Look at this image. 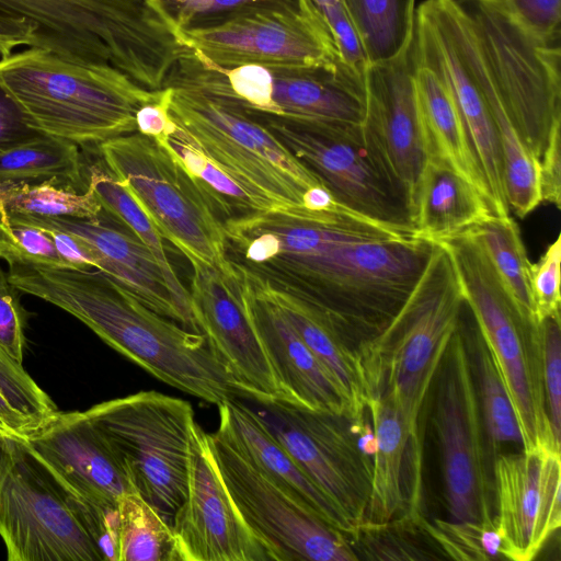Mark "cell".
Returning <instances> with one entry per match:
<instances>
[{
  "label": "cell",
  "mask_w": 561,
  "mask_h": 561,
  "mask_svg": "<svg viewBox=\"0 0 561 561\" xmlns=\"http://www.w3.org/2000/svg\"><path fill=\"white\" fill-rule=\"evenodd\" d=\"M561 126L557 127L539 159V188L541 203L561 206Z\"/></svg>",
  "instance_id": "cell-46"
},
{
  "label": "cell",
  "mask_w": 561,
  "mask_h": 561,
  "mask_svg": "<svg viewBox=\"0 0 561 561\" xmlns=\"http://www.w3.org/2000/svg\"><path fill=\"white\" fill-rule=\"evenodd\" d=\"M435 242L450 256L465 302L502 377L523 449L560 451L546 404L540 322L519 310L483 247L471 234L462 231Z\"/></svg>",
  "instance_id": "cell-6"
},
{
  "label": "cell",
  "mask_w": 561,
  "mask_h": 561,
  "mask_svg": "<svg viewBox=\"0 0 561 561\" xmlns=\"http://www.w3.org/2000/svg\"><path fill=\"white\" fill-rule=\"evenodd\" d=\"M84 412L119 459L134 490L171 526L187 494L196 425L191 403L150 390Z\"/></svg>",
  "instance_id": "cell-10"
},
{
  "label": "cell",
  "mask_w": 561,
  "mask_h": 561,
  "mask_svg": "<svg viewBox=\"0 0 561 561\" xmlns=\"http://www.w3.org/2000/svg\"><path fill=\"white\" fill-rule=\"evenodd\" d=\"M88 171L87 187L92 191L102 209L129 229L150 250L181 308L195 321L190 291L169 262L162 237L154 225L104 165L93 164Z\"/></svg>",
  "instance_id": "cell-30"
},
{
  "label": "cell",
  "mask_w": 561,
  "mask_h": 561,
  "mask_svg": "<svg viewBox=\"0 0 561 561\" xmlns=\"http://www.w3.org/2000/svg\"><path fill=\"white\" fill-rule=\"evenodd\" d=\"M362 37L368 61L390 60L413 38L415 0H344Z\"/></svg>",
  "instance_id": "cell-34"
},
{
  "label": "cell",
  "mask_w": 561,
  "mask_h": 561,
  "mask_svg": "<svg viewBox=\"0 0 561 561\" xmlns=\"http://www.w3.org/2000/svg\"><path fill=\"white\" fill-rule=\"evenodd\" d=\"M190 296L198 330L250 400L286 399L242 302L232 261L228 272L191 263Z\"/></svg>",
  "instance_id": "cell-19"
},
{
  "label": "cell",
  "mask_w": 561,
  "mask_h": 561,
  "mask_svg": "<svg viewBox=\"0 0 561 561\" xmlns=\"http://www.w3.org/2000/svg\"><path fill=\"white\" fill-rule=\"evenodd\" d=\"M18 289L0 268V350L22 365L25 347L24 310Z\"/></svg>",
  "instance_id": "cell-44"
},
{
  "label": "cell",
  "mask_w": 561,
  "mask_h": 561,
  "mask_svg": "<svg viewBox=\"0 0 561 561\" xmlns=\"http://www.w3.org/2000/svg\"><path fill=\"white\" fill-rule=\"evenodd\" d=\"M0 216L80 238L92 250L98 263L96 270L114 278L151 310L191 331L199 332L196 322L178 302L150 250L105 210L96 220L76 217Z\"/></svg>",
  "instance_id": "cell-22"
},
{
  "label": "cell",
  "mask_w": 561,
  "mask_h": 561,
  "mask_svg": "<svg viewBox=\"0 0 561 561\" xmlns=\"http://www.w3.org/2000/svg\"><path fill=\"white\" fill-rule=\"evenodd\" d=\"M25 440L77 501L103 560L117 561L118 501L135 490L102 433L85 412L57 411Z\"/></svg>",
  "instance_id": "cell-16"
},
{
  "label": "cell",
  "mask_w": 561,
  "mask_h": 561,
  "mask_svg": "<svg viewBox=\"0 0 561 561\" xmlns=\"http://www.w3.org/2000/svg\"><path fill=\"white\" fill-rule=\"evenodd\" d=\"M243 400L354 529L363 524L371 491L374 458L359 449L357 433L368 410L353 417L286 399Z\"/></svg>",
  "instance_id": "cell-14"
},
{
  "label": "cell",
  "mask_w": 561,
  "mask_h": 561,
  "mask_svg": "<svg viewBox=\"0 0 561 561\" xmlns=\"http://www.w3.org/2000/svg\"><path fill=\"white\" fill-rule=\"evenodd\" d=\"M367 409L377 450L364 523L379 525L402 516L421 523L422 456L413 449L403 419L389 400L375 396Z\"/></svg>",
  "instance_id": "cell-24"
},
{
  "label": "cell",
  "mask_w": 561,
  "mask_h": 561,
  "mask_svg": "<svg viewBox=\"0 0 561 561\" xmlns=\"http://www.w3.org/2000/svg\"><path fill=\"white\" fill-rule=\"evenodd\" d=\"M492 214L489 202L446 164L426 159L412 198L414 236L428 241L462 232Z\"/></svg>",
  "instance_id": "cell-29"
},
{
  "label": "cell",
  "mask_w": 561,
  "mask_h": 561,
  "mask_svg": "<svg viewBox=\"0 0 561 561\" xmlns=\"http://www.w3.org/2000/svg\"><path fill=\"white\" fill-rule=\"evenodd\" d=\"M316 9L328 26L342 60L365 76L368 57L345 1Z\"/></svg>",
  "instance_id": "cell-43"
},
{
  "label": "cell",
  "mask_w": 561,
  "mask_h": 561,
  "mask_svg": "<svg viewBox=\"0 0 561 561\" xmlns=\"http://www.w3.org/2000/svg\"><path fill=\"white\" fill-rule=\"evenodd\" d=\"M157 140L165 144L179 157L211 201L222 220L271 210L267 205L211 162L175 122L165 135Z\"/></svg>",
  "instance_id": "cell-35"
},
{
  "label": "cell",
  "mask_w": 561,
  "mask_h": 561,
  "mask_svg": "<svg viewBox=\"0 0 561 561\" xmlns=\"http://www.w3.org/2000/svg\"><path fill=\"white\" fill-rule=\"evenodd\" d=\"M243 267L257 288L282 310L305 344L334 378L353 415L357 417L367 412L371 393L359 354L345 345L294 291Z\"/></svg>",
  "instance_id": "cell-28"
},
{
  "label": "cell",
  "mask_w": 561,
  "mask_h": 561,
  "mask_svg": "<svg viewBox=\"0 0 561 561\" xmlns=\"http://www.w3.org/2000/svg\"><path fill=\"white\" fill-rule=\"evenodd\" d=\"M244 111L312 171L339 203L366 218L414 234L410 199L385 169L360 124H300Z\"/></svg>",
  "instance_id": "cell-13"
},
{
  "label": "cell",
  "mask_w": 561,
  "mask_h": 561,
  "mask_svg": "<svg viewBox=\"0 0 561 561\" xmlns=\"http://www.w3.org/2000/svg\"><path fill=\"white\" fill-rule=\"evenodd\" d=\"M45 136L0 81V152Z\"/></svg>",
  "instance_id": "cell-45"
},
{
  "label": "cell",
  "mask_w": 561,
  "mask_h": 561,
  "mask_svg": "<svg viewBox=\"0 0 561 561\" xmlns=\"http://www.w3.org/2000/svg\"><path fill=\"white\" fill-rule=\"evenodd\" d=\"M316 8L334 4L341 0H310Z\"/></svg>",
  "instance_id": "cell-51"
},
{
  "label": "cell",
  "mask_w": 561,
  "mask_h": 561,
  "mask_svg": "<svg viewBox=\"0 0 561 561\" xmlns=\"http://www.w3.org/2000/svg\"><path fill=\"white\" fill-rule=\"evenodd\" d=\"M190 87L244 110L300 124H362L365 78L342 59L310 66H218L188 48L163 88Z\"/></svg>",
  "instance_id": "cell-7"
},
{
  "label": "cell",
  "mask_w": 561,
  "mask_h": 561,
  "mask_svg": "<svg viewBox=\"0 0 561 561\" xmlns=\"http://www.w3.org/2000/svg\"><path fill=\"white\" fill-rule=\"evenodd\" d=\"M103 209L92 191L46 181L0 183V215L32 217H76L96 220Z\"/></svg>",
  "instance_id": "cell-36"
},
{
  "label": "cell",
  "mask_w": 561,
  "mask_h": 561,
  "mask_svg": "<svg viewBox=\"0 0 561 561\" xmlns=\"http://www.w3.org/2000/svg\"><path fill=\"white\" fill-rule=\"evenodd\" d=\"M428 536L454 559L490 560L501 556V537L495 526L483 527L470 523L427 520Z\"/></svg>",
  "instance_id": "cell-39"
},
{
  "label": "cell",
  "mask_w": 561,
  "mask_h": 561,
  "mask_svg": "<svg viewBox=\"0 0 561 561\" xmlns=\"http://www.w3.org/2000/svg\"><path fill=\"white\" fill-rule=\"evenodd\" d=\"M180 36L197 56L226 67L310 66L342 59L312 2L299 9L254 11Z\"/></svg>",
  "instance_id": "cell-17"
},
{
  "label": "cell",
  "mask_w": 561,
  "mask_h": 561,
  "mask_svg": "<svg viewBox=\"0 0 561 561\" xmlns=\"http://www.w3.org/2000/svg\"><path fill=\"white\" fill-rule=\"evenodd\" d=\"M433 243L410 296L360 355L371 398L383 397L397 408L420 455L421 412L465 306L449 254Z\"/></svg>",
  "instance_id": "cell-5"
},
{
  "label": "cell",
  "mask_w": 561,
  "mask_h": 561,
  "mask_svg": "<svg viewBox=\"0 0 561 561\" xmlns=\"http://www.w3.org/2000/svg\"><path fill=\"white\" fill-rule=\"evenodd\" d=\"M218 407L216 433L294 500L347 537L354 527L336 505L306 476L288 451L260 422L242 398Z\"/></svg>",
  "instance_id": "cell-25"
},
{
  "label": "cell",
  "mask_w": 561,
  "mask_h": 561,
  "mask_svg": "<svg viewBox=\"0 0 561 561\" xmlns=\"http://www.w3.org/2000/svg\"><path fill=\"white\" fill-rule=\"evenodd\" d=\"M165 88L171 118L211 162L271 210L302 206L309 188L324 185L241 106L190 87Z\"/></svg>",
  "instance_id": "cell-9"
},
{
  "label": "cell",
  "mask_w": 561,
  "mask_h": 561,
  "mask_svg": "<svg viewBox=\"0 0 561 561\" xmlns=\"http://www.w3.org/2000/svg\"><path fill=\"white\" fill-rule=\"evenodd\" d=\"M543 358L546 404L552 433L558 442L561 435V317L540 322Z\"/></svg>",
  "instance_id": "cell-42"
},
{
  "label": "cell",
  "mask_w": 561,
  "mask_h": 561,
  "mask_svg": "<svg viewBox=\"0 0 561 561\" xmlns=\"http://www.w3.org/2000/svg\"><path fill=\"white\" fill-rule=\"evenodd\" d=\"M0 81L36 129L77 146L137 131L139 107L162 95L117 69L77 64L36 46L0 58Z\"/></svg>",
  "instance_id": "cell-4"
},
{
  "label": "cell",
  "mask_w": 561,
  "mask_h": 561,
  "mask_svg": "<svg viewBox=\"0 0 561 561\" xmlns=\"http://www.w3.org/2000/svg\"><path fill=\"white\" fill-rule=\"evenodd\" d=\"M118 561H176L171 526L136 491L118 501Z\"/></svg>",
  "instance_id": "cell-37"
},
{
  "label": "cell",
  "mask_w": 561,
  "mask_h": 561,
  "mask_svg": "<svg viewBox=\"0 0 561 561\" xmlns=\"http://www.w3.org/2000/svg\"><path fill=\"white\" fill-rule=\"evenodd\" d=\"M0 391L11 405L42 425L58 410L21 364L0 350Z\"/></svg>",
  "instance_id": "cell-40"
},
{
  "label": "cell",
  "mask_w": 561,
  "mask_h": 561,
  "mask_svg": "<svg viewBox=\"0 0 561 561\" xmlns=\"http://www.w3.org/2000/svg\"><path fill=\"white\" fill-rule=\"evenodd\" d=\"M231 261L245 311L287 400L355 417L334 378L282 310L257 288L242 265Z\"/></svg>",
  "instance_id": "cell-23"
},
{
  "label": "cell",
  "mask_w": 561,
  "mask_h": 561,
  "mask_svg": "<svg viewBox=\"0 0 561 561\" xmlns=\"http://www.w3.org/2000/svg\"><path fill=\"white\" fill-rule=\"evenodd\" d=\"M169 89H162L159 101L144 104L136 113L137 131L151 136L154 139L162 138L173 125L169 114Z\"/></svg>",
  "instance_id": "cell-48"
},
{
  "label": "cell",
  "mask_w": 561,
  "mask_h": 561,
  "mask_svg": "<svg viewBox=\"0 0 561 561\" xmlns=\"http://www.w3.org/2000/svg\"><path fill=\"white\" fill-rule=\"evenodd\" d=\"M179 33L220 25L240 15L265 9H299L310 0H149Z\"/></svg>",
  "instance_id": "cell-38"
},
{
  "label": "cell",
  "mask_w": 561,
  "mask_h": 561,
  "mask_svg": "<svg viewBox=\"0 0 561 561\" xmlns=\"http://www.w3.org/2000/svg\"><path fill=\"white\" fill-rule=\"evenodd\" d=\"M471 324L469 330H465L463 323L462 327L477 386L489 455L492 451L495 457L504 444L522 445V435L508 393L491 352L474 320Z\"/></svg>",
  "instance_id": "cell-31"
},
{
  "label": "cell",
  "mask_w": 561,
  "mask_h": 561,
  "mask_svg": "<svg viewBox=\"0 0 561 561\" xmlns=\"http://www.w3.org/2000/svg\"><path fill=\"white\" fill-rule=\"evenodd\" d=\"M46 231L53 237L59 256L69 267L77 270L98 267L92 250L80 238L59 230Z\"/></svg>",
  "instance_id": "cell-49"
},
{
  "label": "cell",
  "mask_w": 561,
  "mask_h": 561,
  "mask_svg": "<svg viewBox=\"0 0 561 561\" xmlns=\"http://www.w3.org/2000/svg\"><path fill=\"white\" fill-rule=\"evenodd\" d=\"M0 257L19 291L69 312L159 380L215 405L245 398L204 334L151 310L102 271Z\"/></svg>",
  "instance_id": "cell-2"
},
{
  "label": "cell",
  "mask_w": 561,
  "mask_h": 561,
  "mask_svg": "<svg viewBox=\"0 0 561 561\" xmlns=\"http://www.w3.org/2000/svg\"><path fill=\"white\" fill-rule=\"evenodd\" d=\"M20 46H37V26L27 19L0 12V58Z\"/></svg>",
  "instance_id": "cell-47"
},
{
  "label": "cell",
  "mask_w": 561,
  "mask_h": 561,
  "mask_svg": "<svg viewBox=\"0 0 561 561\" xmlns=\"http://www.w3.org/2000/svg\"><path fill=\"white\" fill-rule=\"evenodd\" d=\"M561 233L546 249L538 262L531 263L529 287L534 313L538 322L560 317Z\"/></svg>",
  "instance_id": "cell-41"
},
{
  "label": "cell",
  "mask_w": 561,
  "mask_h": 561,
  "mask_svg": "<svg viewBox=\"0 0 561 561\" xmlns=\"http://www.w3.org/2000/svg\"><path fill=\"white\" fill-rule=\"evenodd\" d=\"M171 528L176 561L272 560L229 497L197 423L190 444L187 494Z\"/></svg>",
  "instance_id": "cell-20"
},
{
  "label": "cell",
  "mask_w": 561,
  "mask_h": 561,
  "mask_svg": "<svg viewBox=\"0 0 561 561\" xmlns=\"http://www.w3.org/2000/svg\"><path fill=\"white\" fill-rule=\"evenodd\" d=\"M104 167L125 186L154 225L188 261L227 272L224 220L214 204L165 144L139 131L98 146Z\"/></svg>",
  "instance_id": "cell-8"
},
{
  "label": "cell",
  "mask_w": 561,
  "mask_h": 561,
  "mask_svg": "<svg viewBox=\"0 0 561 561\" xmlns=\"http://www.w3.org/2000/svg\"><path fill=\"white\" fill-rule=\"evenodd\" d=\"M224 228L232 260L297 294L359 356L403 306L434 245L344 205L256 211Z\"/></svg>",
  "instance_id": "cell-1"
},
{
  "label": "cell",
  "mask_w": 561,
  "mask_h": 561,
  "mask_svg": "<svg viewBox=\"0 0 561 561\" xmlns=\"http://www.w3.org/2000/svg\"><path fill=\"white\" fill-rule=\"evenodd\" d=\"M560 451L497 454L493 462L494 525L501 556L530 561L561 525Z\"/></svg>",
  "instance_id": "cell-18"
},
{
  "label": "cell",
  "mask_w": 561,
  "mask_h": 561,
  "mask_svg": "<svg viewBox=\"0 0 561 561\" xmlns=\"http://www.w3.org/2000/svg\"><path fill=\"white\" fill-rule=\"evenodd\" d=\"M432 386V424L450 522L495 526L486 436L461 316Z\"/></svg>",
  "instance_id": "cell-12"
},
{
  "label": "cell",
  "mask_w": 561,
  "mask_h": 561,
  "mask_svg": "<svg viewBox=\"0 0 561 561\" xmlns=\"http://www.w3.org/2000/svg\"><path fill=\"white\" fill-rule=\"evenodd\" d=\"M205 442L236 510L272 560H358L346 535L294 500L216 432H205Z\"/></svg>",
  "instance_id": "cell-15"
},
{
  "label": "cell",
  "mask_w": 561,
  "mask_h": 561,
  "mask_svg": "<svg viewBox=\"0 0 561 561\" xmlns=\"http://www.w3.org/2000/svg\"><path fill=\"white\" fill-rule=\"evenodd\" d=\"M465 231L483 247L519 310L525 316L537 320L529 287L531 262L527 256L516 221L511 216L491 215Z\"/></svg>",
  "instance_id": "cell-33"
},
{
  "label": "cell",
  "mask_w": 561,
  "mask_h": 561,
  "mask_svg": "<svg viewBox=\"0 0 561 561\" xmlns=\"http://www.w3.org/2000/svg\"><path fill=\"white\" fill-rule=\"evenodd\" d=\"M414 56L409 48L393 59L369 64L362 129L391 179L407 193L411 209L426 162L414 90Z\"/></svg>",
  "instance_id": "cell-21"
},
{
  "label": "cell",
  "mask_w": 561,
  "mask_h": 561,
  "mask_svg": "<svg viewBox=\"0 0 561 561\" xmlns=\"http://www.w3.org/2000/svg\"><path fill=\"white\" fill-rule=\"evenodd\" d=\"M413 80L426 158L446 164L469 182L492 210L486 183L447 82L415 56Z\"/></svg>",
  "instance_id": "cell-27"
},
{
  "label": "cell",
  "mask_w": 561,
  "mask_h": 561,
  "mask_svg": "<svg viewBox=\"0 0 561 561\" xmlns=\"http://www.w3.org/2000/svg\"><path fill=\"white\" fill-rule=\"evenodd\" d=\"M37 26V46L77 64L123 72L158 91L187 46L149 0H0Z\"/></svg>",
  "instance_id": "cell-3"
},
{
  "label": "cell",
  "mask_w": 561,
  "mask_h": 561,
  "mask_svg": "<svg viewBox=\"0 0 561 561\" xmlns=\"http://www.w3.org/2000/svg\"><path fill=\"white\" fill-rule=\"evenodd\" d=\"M0 536L9 561H104L76 500L25 439L1 430Z\"/></svg>",
  "instance_id": "cell-11"
},
{
  "label": "cell",
  "mask_w": 561,
  "mask_h": 561,
  "mask_svg": "<svg viewBox=\"0 0 561 561\" xmlns=\"http://www.w3.org/2000/svg\"><path fill=\"white\" fill-rule=\"evenodd\" d=\"M46 181L82 184L83 164L76 144L45 135L0 152V183Z\"/></svg>",
  "instance_id": "cell-32"
},
{
  "label": "cell",
  "mask_w": 561,
  "mask_h": 561,
  "mask_svg": "<svg viewBox=\"0 0 561 561\" xmlns=\"http://www.w3.org/2000/svg\"><path fill=\"white\" fill-rule=\"evenodd\" d=\"M41 425L14 409L0 391V430L26 439Z\"/></svg>",
  "instance_id": "cell-50"
},
{
  "label": "cell",
  "mask_w": 561,
  "mask_h": 561,
  "mask_svg": "<svg viewBox=\"0 0 561 561\" xmlns=\"http://www.w3.org/2000/svg\"><path fill=\"white\" fill-rule=\"evenodd\" d=\"M463 10L469 55L499 137L507 204L511 211L524 218L541 203L539 160L514 127L503 102L489 44L465 5Z\"/></svg>",
  "instance_id": "cell-26"
}]
</instances>
